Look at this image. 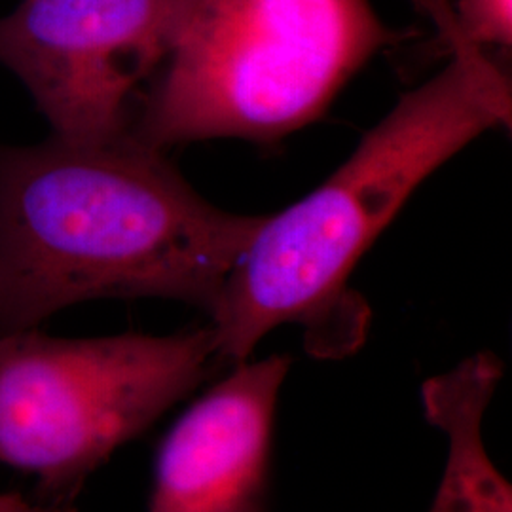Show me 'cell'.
<instances>
[{"label": "cell", "mask_w": 512, "mask_h": 512, "mask_svg": "<svg viewBox=\"0 0 512 512\" xmlns=\"http://www.w3.org/2000/svg\"><path fill=\"white\" fill-rule=\"evenodd\" d=\"M431 19L452 61L406 93L332 177L264 217L226 277L211 329L219 361L245 363L272 330L294 323L319 359L363 346L370 311L349 277L408 196L486 129L511 124V86L444 10Z\"/></svg>", "instance_id": "2"}, {"label": "cell", "mask_w": 512, "mask_h": 512, "mask_svg": "<svg viewBox=\"0 0 512 512\" xmlns=\"http://www.w3.org/2000/svg\"><path fill=\"white\" fill-rule=\"evenodd\" d=\"M262 220L205 202L129 133L0 145V332L109 298L209 313Z\"/></svg>", "instance_id": "1"}, {"label": "cell", "mask_w": 512, "mask_h": 512, "mask_svg": "<svg viewBox=\"0 0 512 512\" xmlns=\"http://www.w3.org/2000/svg\"><path fill=\"white\" fill-rule=\"evenodd\" d=\"M450 19L459 37L476 48H511L512 0H458L450 4Z\"/></svg>", "instance_id": "8"}, {"label": "cell", "mask_w": 512, "mask_h": 512, "mask_svg": "<svg viewBox=\"0 0 512 512\" xmlns=\"http://www.w3.org/2000/svg\"><path fill=\"white\" fill-rule=\"evenodd\" d=\"M397 38L368 0H196L129 135L160 152L274 141L319 118Z\"/></svg>", "instance_id": "3"}, {"label": "cell", "mask_w": 512, "mask_h": 512, "mask_svg": "<svg viewBox=\"0 0 512 512\" xmlns=\"http://www.w3.org/2000/svg\"><path fill=\"white\" fill-rule=\"evenodd\" d=\"M501 378L499 357L478 351L421 385L425 418L448 440L429 512H512L511 482L495 467L482 433Z\"/></svg>", "instance_id": "7"}, {"label": "cell", "mask_w": 512, "mask_h": 512, "mask_svg": "<svg viewBox=\"0 0 512 512\" xmlns=\"http://www.w3.org/2000/svg\"><path fill=\"white\" fill-rule=\"evenodd\" d=\"M215 361L211 325L167 336L0 332V461L35 476L40 501L74 507L90 475Z\"/></svg>", "instance_id": "4"}, {"label": "cell", "mask_w": 512, "mask_h": 512, "mask_svg": "<svg viewBox=\"0 0 512 512\" xmlns=\"http://www.w3.org/2000/svg\"><path fill=\"white\" fill-rule=\"evenodd\" d=\"M0 512H76V509L52 505L40 499H29L19 494L0 492Z\"/></svg>", "instance_id": "9"}, {"label": "cell", "mask_w": 512, "mask_h": 512, "mask_svg": "<svg viewBox=\"0 0 512 512\" xmlns=\"http://www.w3.org/2000/svg\"><path fill=\"white\" fill-rule=\"evenodd\" d=\"M287 355L239 363L167 433L148 512H264Z\"/></svg>", "instance_id": "6"}, {"label": "cell", "mask_w": 512, "mask_h": 512, "mask_svg": "<svg viewBox=\"0 0 512 512\" xmlns=\"http://www.w3.org/2000/svg\"><path fill=\"white\" fill-rule=\"evenodd\" d=\"M196 0H21L0 14V67L67 143L128 135L137 88L164 67Z\"/></svg>", "instance_id": "5"}]
</instances>
